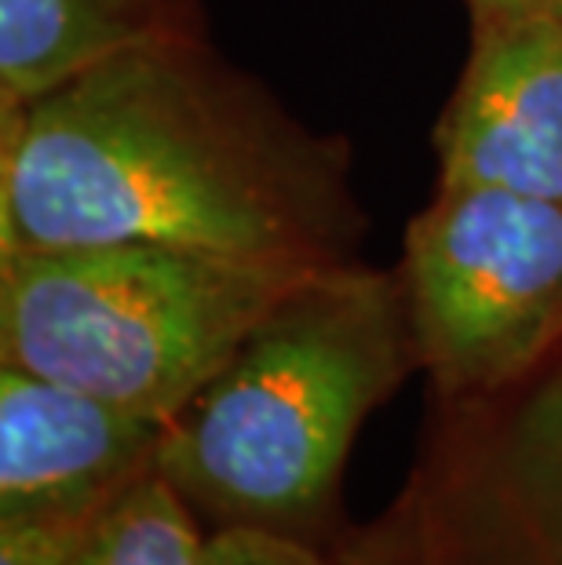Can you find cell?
Returning a JSON list of instances; mask_svg holds the SVG:
<instances>
[{"instance_id": "cell-4", "label": "cell", "mask_w": 562, "mask_h": 565, "mask_svg": "<svg viewBox=\"0 0 562 565\" xmlns=\"http://www.w3.org/2000/svg\"><path fill=\"white\" fill-rule=\"evenodd\" d=\"M402 285L438 387H505L562 332V201L442 186L410 226Z\"/></svg>"}, {"instance_id": "cell-10", "label": "cell", "mask_w": 562, "mask_h": 565, "mask_svg": "<svg viewBox=\"0 0 562 565\" xmlns=\"http://www.w3.org/2000/svg\"><path fill=\"white\" fill-rule=\"evenodd\" d=\"M198 565H321L293 536L271 525H231L201 544Z\"/></svg>"}, {"instance_id": "cell-1", "label": "cell", "mask_w": 562, "mask_h": 565, "mask_svg": "<svg viewBox=\"0 0 562 565\" xmlns=\"http://www.w3.org/2000/svg\"><path fill=\"white\" fill-rule=\"evenodd\" d=\"M337 164L245 84L169 38L117 52L4 114L0 256L172 245L326 267L343 237Z\"/></svg>"}, {"instance_id": "cell-5", "label": "cell", "mask_w": 562, "mask_h": 565, "mask_svg": "<svg viewBox=\"0 0 562 565\" xmlns=\"http://www.w3.org/2000/svg\"><path fill=\"white\" fill-rule=\"evenodd\" d=\"M165 419L0 369V522L92 519L153 467Z\"/></svg>"}, {"instance_id": "cell-7", "label": "cell", "mask_w": 562, "mask_h": 565, "mask_svg": "<svg viewBox=\"0 0 562 565\" xmlns=\"http://www.w3.org/2000/svg\"><path fill=\"white\" fill-rule=\"evenodd\" d=\"M190 33L176 0H0V114L117 52Z\"/></svg>"}, {"instance_id": "cell-12", "label": "cell", "mask_w": 562, "mask_h": 565, "mask_svg": "<svg viewBox=\"0 0 562 565\" xmlns=\"http://www.w3.org/2000/svg\"><path fill=\"white\" fill-rule=\"evenodd\" d=\"M475 30L505 26V22L562 19V0H468Z\"/></svg>"}, {"instance_id": "cell-11", "label": "cell", "mask_w": 562, "mask_h": 565, "mask_svg": "<svg viewBox=\"0 0 562 565\" xmlns=\"http://www.w3.org/2000/svg\"><path fill=\"white\" fill-rule=\"evenodd\" d=\"M92 519L0 522V565H66L81 529H85Z\"/></svg>"}, {"instance_id": "cell-6", "label": "cell", "mask_w": 562, "mask_h": 565, "mask_svg": "<svg viewBox=\"0 0 562 565\" xmlns=\"http://www.w3.org/2000/svg\"><path fill=\"white\" fill-rule=\"evenodd\" d=\"M442 186L562 201V19L475 30L438 128Z\"/></svg>"}, {"instance_id": "cell-2", "label": "cell", "mask_w": 562, "mask_h": 565, "mask_svg": "<svg viewBox=\"0 0 562 565\" xmlns=\"http://www.w3.org/2000/svg\"><path fill=\"white\" fill-rule=\"evenodd\" d=\"M413 351L402 281L347 263L318 267L165 424L153 467L231 525L307 519Z\"/></svg>"}, {"instance_id": "cell-9", "label": "cell", "mask_w": 562, "mask_h": 565, "mask_svg": "<svg viewBox=\"0 0 562 565\" xmlns=\"http://www.w3.org/2000/svg\"><path fill=\"white\" fill-rule=\"evenodd\" d=\"M519 441L526 475L562 508V376L530 405Z\"/></svg>"}, {"instance_id": "cell-8", "label": "cell", "mask_w": 562, "mask_h": 565, "mask_svg": "<svg viewBox=\"0 0 562 565\" xmlns=\"http://www.w3.org/2000/svg\"><path fill=\"white\" fill-rule=\"evenodd\" d=\"M201 544L183 492L147 467L95 511L66 565H198Z\"/></svg>"}, {"instance_id": "cell-3", "label": "cell", "mask_w": 562, "mask_h": 565, "mask_svg": "<svg viewBox=\"0 0 562 565\" xmlns=\"http://www.w3.org/2000/svg\"><path fill=\"white\" fill-rule=\"evenodd\" d=\"M315 270L172 245L0 256V354L169 424Z\"/></svg>"}]
</instances>
